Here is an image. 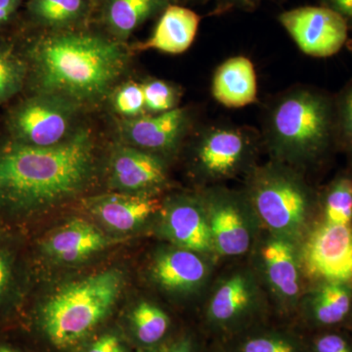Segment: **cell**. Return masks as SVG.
<instances>
[{
	"instance_id": "9c48e42d",
	"label": "cell",
	"mask_w": 352,
	"mask_h": 352,
	"mask_svg": "<svg viewBox=\"0 0 352 352\" xmlns=\"http://www.w3.org/2000/svg\"><path fill=\"white\" fill-rule=\"evenodd\" d=\"M250 149L245 132L229 127L210 129L201 139L198 160L204 171L212 177L232 175L245 161Z\"/></svg>"
},
{
	"instance_id": "ffe728a7",
	"label": "cell",
	"mask_w": 352,
	"mask_h": 352,
	"mask_svg": "<svg viewBox=\"0 0 352 352\" xmlns=\"http://www.w3.org/2000/svg\"><path fill=\"white\" fill-rule=\"evenodd\" d=\"M266 273L279 295L293 298L300 292V276L292 245L283 240H272L264 247Z\"/></svg>"
},
{
	"instance_id": "52a82bcc",
	"label": "cell",
	"mask_w": 352,
	"mask_h": 352,
	"mask_svg": "<svg viewBox=\"0 0 352 352\" xmlns=\"http://www.w3.org/2000/svg\"><path fill=\"white\" fill-rule=\"evenodd\" d=\"M280 22L300 50L310 56H332L347 38L346 20L333 9L300 7L282 14Z\"/></svg>"
},
{
	"instance_id": "7c38bea8",
	"label": "cell",
	"mask_w": 352,
	"mask_h": 352,
	"mask_svg": "<svg viewBox=\"0 0 352 352\" xmlns=\"http://www.w3.org/2000/svg\"><path fill=\"white\" fill-rule=\"evenodd\" d=\"M200 20V16L188 8L168 7L150 38L132 48L139 52L157 50L168 54H182L193 43Z\"/></svg>"
},
{
	"instance_id": "44dd1931",
	"label": "cell",
	"mask_w": 352,
	"mask_h": 352,
	"mask_svg": "<svg viewBox=\"0 0 352 352\" xmlns=\"http://www.w3.org/2000/svg\"><path fill=\"white\" fill-rule=\"evenodd\" d=\"M351 308V291L347 284L327 282L310 303V320L318 327H333L346 320Z\"/></svg>"
},
{
	"instance_id": "8992f818",
	"label": "cell",
	"mask_w": 352,
	"mask_h": 352,
	"mask_svg": "<svg viewBox=\"0 0 352 352\" xmlns=\"http://www.w3.org/2000/svg\"><path fill=\"white\" fill-rule=\"evenodd\" d=\"M252 197L261 219L277 232H295L307 217V191L288 173L264 171L256 178Z\"/></svg>"
},
{
	"instance_id": "d590c367",
	"label": "cell",
	"mask_w": 352,
	"mask_h": 352,
	"mask_svg": "<svg viewBox=\"0 0 352 352\" xmlns=\"http://www.w3.org/2000/svg\"><path fill=\"white\" fill-rule=\"evenodd\" d=\"M18 0H0V23L10 17L17 6Z\"/></svg>"
},
{
	"instance_id": "8fae6325",
	"label": "cell",
	"mask_w": 352,
	"mask_h": 352,
	"mask_svg": "<svg viewBox=\"0 0 352 352\" xmlns=\"http://www.w3.org/2000/svg\"><path fill=\"white\" fill-rule=\"evenodd\" d=\"M111 182L124 191H142L166 182V170L157 157L129 147H120L111 161Z\"/></svg>"
},
{
	"instance_id": "7402d4cb",
	"label": "cell",
	"mask_w": 352,
	"mask_h": 352,
	"mask_svg": "<svg viewBox=\"0 0 352 352\" xmlns=\"http://www.w3.org/2000/svg\"><path fill=\"white\" fill-rule=\"evenodd\" d=\"M160 6L159 0H111L109 25L117 36L126 38Z\"/></svg>"
},
{
	"instance_id": "836d02e7",
	"label": "cell",
	"mask_w": 352,
	"mask_h": 352,
	"mask_svg": "<svg viewBox=\"0 0 352 352\" xmlns=\"http://www.w3.org/2000/svg\"><path fill=\"white\" fill-rule=\"evenodd\" d=\"M10 275V266H9L8 258L3 252H0V296L6 289Z\"/></svg>"
},
{
	"instance_id": "ac0fdd59",
	"label": "cell",
	"mask_w": 352,
	"mask_h": 352,
	"mask_svg": "<svg viewBox=\"0 0 352 352\" xmlns=\"http://www.w3.org/2000/svg\"><path fill=\"white\" fill-rule=\"evenodd\" d=\"M212 243L224 256L245 254L251 244V234L240 208L231 201L215 203L210 217Z\"/></svg>"
},
{
	"instance_id": "e575fe53",
	"label": "cell",
	"mask_w": 352,
	"mask_h": 352,
	"mask_svg": "<svg viewBox=\"0 0 352 352\" xmlns=\"http://www.w3.org/2000/svg\"><path fill=\"white\" fill-rule=\"evenodd\" d=\"M333 10L342 16L352 18V0H330Z\"/></svg>"
},
{
	"instance_id": "3957f363",
	"label": "cell",
	"mask_w": 352,
	"mask_h": 352,
	"mask_svg": "<svg viewBox=\"0 0 352 352\" xmlns=\"http://www.w3.org/2000/svg\"><path fill=\"white\" fill-rule=\"evenodd\" d=\"M122 273L103 271L57 292L43 309V328L59 349L78 344L105 319L119 298Z\"/></svg>"
},
{
	"instance_id": "30bf717a",
	"label": "cell",
	"mask_w": 352,
	"mask_h": 352,
	"mask_svg": "<svg viewBox=\"0 0 352 352\" xmlns=\"http://www.w3.org/2000/svg\"><path fill=\"white\" fill-rule=\"evenodd\" d=\"M185 110L175 108L154 117L132 118L122 122V134L134 145L164 151L177 143L186 126Z\"/></svg>"
},
{
	"instance_id": "83f0119b",
	"label": "cell",
	"mask_w": 352,
	"mask_h": 352,
	"mask_svg": "<svg viewBox=\"0 0 352 352\" xmlns=\"http://www.w3.org/2000/svg\"><path fill=\"white\" fill-rule=\"evenodd\" d=\"M145 109L150 112L161 113L175 108L177 94L175 88L163 80H151L142 85Z\"/></svg>"
},
{
	"instance_id": "d4e9b609",
	"label": "cell",
	"mask_w": 352,
	"mask_h": 352,
	"mask_svg": "<svg viewBox=\"0 0 352 352\" xmlns=\"http://www.w3.org/2000/svg\"><path fill=\"white\" fill-rule=\"evenodd\" d=\"M83 6V0H32L31 9L47 24L63 25L76 19Z\"/></svg>"
},
{
	"instance_id": "277c9868",
	"label": "cell",
	"mask_w": 352,
	"mask_h": 352,
	"mask_svg": "<svg viewBox=\"0 0 352 352\" xmlns=\"http://www.w3.org/2000/svg\"><path fill=\"white\" fill-rule=\"evenodd\" d=\"M331 109L320 95L296 91L286 95L271 113V142L284 156L302 159L314 156L328 143Z\"/></svg>"
},
{
	"instance_id": "d6986e66",
	"label": "cell",
	"mask_w": 352,
	"mask_h": 352,
	"mask_svg": "<svg viewBox=\"0 0 352 352\" xmlns=\"http://www.w3.org/2000/svg\"><path fill=\"white\" fill-rule=\"evenodd\" d=\"M249 281L236 275L224 282L215 292L208 307L210 321L219 327L229 328L242 320L252 302Z\"/></svg>"
},
{
	"instance_id": "4316f807",
	"label": "cell",
	"mask_w": 352,
	"mask_h": 352,
	"mask_svg": "<svg viewBox=\"0 0 352 352\" xmlns=\"http://www.w3.org/2000/svg\"><path fill=\"white\" fill-rule=\"evenodd\" d=\"M239 352H307L298 340L283 333H263L241 342Z\"/></svg>"
},
{
	"instance_id": "7a4b0ae2",
	"label": "cell",
	"mask_w": 352,
	"mask_h": 352,
	"mask_svg": "<svg viewBox=\"0 0 352 352\" xmlns=\"http://www.w3.org/2000/svg\"><path fill=\"white\" fill-rule=\"evenodd\" d=\"M41 94L75 102L100 100L126 68V54L117 43L85 34H65L41 41L32 51Z\"/></svg>"
},
{
	"instance_id": "ba28073f",
	"label": "cell",
	"mask_w": 352,
	"mask_h": 352,
	"mask_svg": "<svg viewBox=\"0 0 352 352\" xmlns=\"http://www.w3.org/2000/svg\"><path fill=\"white\" fill-rule=\"evenodd\" d=\"M303 261L312 276L327 282L352 280V226L324 222L310 234Z\"/></svg>"
},
{
	"instance_id": "4fadbf2b",
	"label": "cell",
	"mask_w": 352,
	"mask_h": 352,
	"mask_svg": "<svg viewBox=\"0 0 352 352\" xmlns=\"http://www.w3.org/2000/svg\"><path fill=\"white\" fill-rule=\"evenodd\" d=\"M111 241L94 226L76 219L55 231L44 242L43 250L63 263H76L105 249Z\"/></svg>"
},
{
	"instance_id": "cb8c5ba5",
	"label": "cell",
	"mask_w": 352,
	"mask_h": 352,
	"mask_svg": "<svg viewBox=\"0 0 352 352\" xmlns=\"http://www.w3.org/2000/svg\"><path fill=\"white\" fill-rule=\"evenodd\" d=\"M328 223L349 226L352 220V180L340 178L329 190L325 201Z\"/></svg>"
},
{
	"instance_id": "484cf974",
	"label": "cell",
	"mask_w": 352,
	"mask_h": 352,
	"mask_svg": "<svg viewBox=\"0 0 352 352\" xmlns=\"http://www.w3.org/2000/svg\"><path fill=\"white\" fill-rule=\"evenodd\" d=\"M25 64L10 50H0V104L8 100L23 87Z\"/></svg>"
},
{
	"instance_id": "f546056e",
	"label": "cell",
	"mask_w": 352,
	"mask_h": 352,
	"mask_svg": "<svg viewBox=\"0 0 352 352\" xmlns=\"http://www.w3.org/2000/svg\"><path fill=\"white\" fill-rule=\"evenodd\" d=\"M311 352H352V340L340 332L323 333L312 342Z\"/></svg>"
},
{
	"instance_id": "6da1fadb",
	"label": "cell",
	"mask_w": 352,
	"mask_h": 352,
	"mask_svg": "<svg viewBox=\"0 0 352 352\" xmlns=\"http://www.w3.org/2000/svg\"><path fill=\"white\" fill-rule=\"evenodd\" d=\"M94 152V139L85 129L50 147L8 146L0 151V197L31 208L73 195L91 173Z\"/></svg>"
},
{
	"instance_id": "8d00e7d4",
	"label": "cell",
	"mask_w": 352,
	"mask_h": 352,
	"mask_svg": "<svg viewBox=\"0 0 352 352\" xmlns=\"http://www.w3.org/2000/svg\"><path fill=\"white\" fill-rule=\"evenodd\" d=\"M0 352H18L13 351V349H8V347L0 346Z\"/></svg>"
},
{
	"instance_id": "e0dca14e",
	"label": "cell",
	"mask_w": 352,
	"mask_h": 352,
	"mask_svg": "<svg viewBox=\"0 0 352 352\" xmlns=\"http://www.w3.org/2000/svg\"><path fill=\"white\" fill-rule=\"evenodd\" d=\"M153 276L170 291L186 292L195 289L207 276V266L188 250L164 252L153 265Z\"/></svg>"
},
{
	"instance_id": "2e32d148",
	"label": "cell",
	"mask_w": 352,
	"mask_h": 352,
	"mask_svg": "<svg viewBox=\"0 0 352 352\" xmlns=\"http://www.w3.org/2000/svg\"><path fill=\"white\" fill-rule=\"evenodd\" d=\"M164 230L173 242L188 251L208 252L214 244L210 223L193 204L171 207L166 214Z\"/></svg>"
},
{
	"instance_id": "9a60e30c",
	"label": "cell",
	"mask_w": 352,
	"mask_h": 352,
	"mask_svg": "<svg viewBox=\"0 0 352 352\" xmlns=\"http://www.w3.org/2000/svg\"><path fill=\"white\" fill-rule=\"evenodd\" d=\"M212 94L228 108H242L254 103L258 95V82L251 60L233 57L220 65L212 80Z\"/></svg>"
},
{
	"instance_id": "f1b7e54d",
	"label": "cell",
	"mask_w": 352,
	"mask_h": 352,
	"mask_svg": "<svg viewBox=\"0 0 352 352\" xmlns=\"http://www.w3.org/2000/svg\"><path fill=\"white\" fill-rule=\"evenodd\" d=\"M113 107L124 117L136 118L145 109L142 85L129 82L120 88L113 97Z\"/></svg>"
},
{
	"instance_id": "603a6c76",
	"label": "cell",
	"mask_w": 352,
	"mask_h": 352,
	"mask_svg": "<svg viewBox=\"0 0 352 352\" xmlns=\"http://www.w3.org/2000/svg\"><path fill=\"white\" fill-rule=\"evenodd\" d=\"M136 337L142 344H157L168 332L170 318L161 308L149 302L139 303L131 317Z\"/></svg>"
},
{
	"instance_id": "4dcf8cb0",
	"label": "cell",
	"mask_w": 352,
	"mask_h": 352,
	"mask_svg": "<svg viewBox=\"0 0 352 352\" xmlns=\"http://www.w3.org/2000/svg\"><path fill=\"white\" fill-rule=\"evenodd\" d=\"M88 352H124L119 338L113 335H105L92 344Z\"/></svg>"
},
{
	"instance_id": "1f68e13d",
	"label": "cell",
	"mask_w": 352,
	"mask_h": 352,
	"mask_svg": "<svg viewBox=\"0 0 352 352\" xmlns=\"http://www.w3.org/2000/svg\"><path fill=\"white\" fill-rule=\"evenodd\" d=\"M146 352H193V344L189 339H182Z\"/></svg>"
},
{
	"instance_id": "5bb4252c",
	"label": "cell",
	"mask_w": 352,
	"mask_h": 352,
	"mask_svg": "<svg viewBox=\"0 0 352 352\" xmlns=\"http://www.w3.org/2000/svg\"><path fill=\"white\" fill-rule=\"evenodd\" d=\"M90 212L111 229L120 232L131 231L156 212L155 199L132 194H109L90 199Z\"/></svg>"
},
{
	"instance_id": "5b68a950",
	"label": "cell",
	"mask_w": 352,
	"mask_h": 352,
	"mask_svg": "<svg viewBox=\"0 0 352 352\" xmlns=\"http://www.w3.org/2000/svg\"><path fill=\"white\" fill-rule=\"evenodd\" d=\"M78 104L55 96L41 94L25 101L10 118V129L18 142L50 147L68 138Z\"/></svg>"
},
{
	"instance_id": "d6a6232c",
	"label": "cell",
	"mask_w": 352,
	"mask_h": 352,
	"mask_svg": "<svg viewBox=\"0 0 352 352\" xmlns=\"http://www.w3.org/2000/svg\"><path fill=\"white\" fill-rule=\"evenodd\" d=\"M342 124L346 135L352 138V90L346 95L342 103Z\"/></svg>"
}]
</instances>
